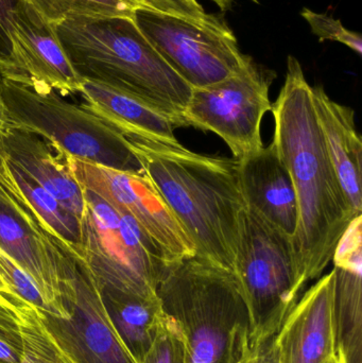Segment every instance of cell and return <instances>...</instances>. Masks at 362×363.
Segmentation results:
<instances>
[{
  "mask_svg": "<svg viewBox=\"0 0 362 363\" xmlns=\"http://www.w3.org/2000/svg\"><path fill=\"white\" fill-rule=\"evenodd\" d=\"M108 320L136 363L150 349L168 321L159 298H144L116 290L99 289Z\"/></svg>",
  "mask_w": 362,
  "mask_h": 363,
  "instance_id": "obj_20",
  "label": "cell"
},
{
  "mask_svg": "<svg viewBox=\"0 0 362 363\" xmlns=\"http://www.w3.org/2000/svg\"><path fill=\"white\" fill-rule=\"evenodd\" d=\"M312 100L329 159L349 204L362 213V140L355 112L334 101L322 85L312 86Z\"/></svg>",
  "mask_w": 362,
  "mask_h": 363,
  "instance_id": "obj_18",
  "label": "cell"
},
{
  "mask_svg": "<svg viewBox=\"0 0 362 363\" xmlns=\"http://www.w3.org/2000/svg\"><path fill=\"white\" fill-rule=\"evenodd\" d=\"M65 157L79 185L131 217L165 262L196 255L191 239L145 172H120Z\"/></svg>",
  "mask_w": 362,
  "mask_h": 363,
  "instance_id": "obj_11",
  "label": "cell"
},
{
  "mask_svg": "<svg viewBox=\"0 0 362 363\" xmlns=\"http://www.w3.org/2000/svg\"><path fill=\"white\" fill-rule=\"evenodd\" d=\"M157 294L180 330L187 363H237L250 349V320L233 271L193 255L165 262Z\"/></svg>",
  "mask_w": 362,
  "mask_h": 363,
  "instance_id": "obj_4",
  "label": "cell"
},
{
  "mask_svg": "<svg viewBox=\"0 0 362 363\" xmlns=\"http://www.w3.org/2000/svg\"><path fill=\"white\" fill-rule=\"evenodd\" d=\"M0 274L8 284L13 294L40 313H48L49 309L33 279L6 253L0 249Z\"/></svg>",
  "mask_w": 362,
  "mask_h": 363,
  "instance_id": "obj_25",
  "label": "cell"
},
{
  "mask_svg": "<svg viewBox=\"0 0 362 363\" xmlns=\"http://www.w3.org/2000/svg\"><path fill=\"white\" fill-rule=\"evenodd\" d=\"M134 1L144 8L185 17L206 27L218 30H230L227 23L220 17L208 14L197 0H134Z\"/></svg>",
  "mask_w": 362,
  "mask_h": 363,
  "instance_id": "obj_28",
  "label": "cell"
},
{
  "mask_svg": "<svg viewBox=\"0 0 362 363\" xmlns=\"http://www.w3.org/2000/svg\"><path fill=\"white\" fill-rule=\"evenodd\" d=\"M23 0H0V77L9 79L14 69V21Z\"/></svg>",
  "mask_w": 362,
  "mask_h": 363,
  "instance_id": "obj_29",
  "label": "cell"
},
{
  "mask_svg": "<svg viewBox=\"0 0 362 363\" xmlns=\"http://www.w3.org/2000/svg\"><path fill=\"white\" fill-rule=\"evenodd\" d=\"M271 113V144L288 169L297 194L299 224L293 243L308 283L323 274L339 239L358 215L349 204L329 159L315 111L312 86L293 55Z\"/></svg>",
  "mask_w": 362,
  "mask_h": 363,
  "instance_id": "obj_1",
  "label": "cell"
},
{
  "mask_svg": "<svg viewBox=\"0 0 362 363\" xmlns=\"http://www.w3.org/2000/svg\"><path fill=\"white\" fill-rule=\"evenodd\" d=\"M329 363H340L339 360L337 359V357L334 358L333 360H332Z\"/></svg>",
  "mask_w": 362,
  "mask_h": 363,
  "instance_id": "obj_33",
  "label": "cell"
},
{
  "mask_svg": "<svg viewBox=\"0 0 362 363\" xmlns=\"http://www.w3.org/2000/svg\"><path fill=\"white\" fill-rule=\"evenodd\" d=\"M238 168L248 208L293 240L299 224L297 194L273 145L238 160Z\"/></svg>",
  "mask_w": 362,
  "mask_h": 363,
  "instance_id": "obj_16",
  "label": "cell"
},
{
  "mask_svg": "<svg viewBox=\"0 0 362 363\" xmlns=\"http://www.w3.org/2000/svg\"><path fill=\"white\" fill-rule=\"evenodd\" d=\"M6 125L36 134L79 161L142 174L127 136L57 91H40L0 77Z\"/></svg>",
  "mask_w": 362,
  "mask_h": 363,
  "instance_id": "obj_5",
  "label": "cell"
},
{
  "mask_svg": "<svg viewBox=\"0 0 362 363\" xmlns=\"http://www.w3.org/2000/svg\"><path fill=\"white\" fill-rule=\"evenodd\" d=\"M49 25L76 17H129L140 4L134 0H27Z\"/></svg>",
  "mask_w": 362,
  "mask_h": 363,
  "instance_id": "obj_22",
  "label": "cell"
},
{
  "mask_svg": "<svg viewBox=\"0 0 362 363\" xmlns=\"http://www.w3.org/2000/svg\"><path fill=\"white\" fill-rule=\"evenodd\" d=\"M0 155L82 219L84 190L72 176L65 155L55 145L36 134L6 125L0 131Z\"/></svg>",
  "mask_w": 362,
  "mask_h": 363,
  "instance_id": "obj_17",
  "label": "cell"
},
{
  "mask_svg": "<svg viewBox=\"0 0 362 363\" xmlns=\"http://www.w3.org/2000/svg\"><path fill=\"white\" fill-rule=\"evenodd\" d=\"M273 76L251 62L239 74L216 84L193 89L181 117V127H193L218 135L234 159L242 160L264 148L261 123L272 102Z\"/></svg>",
  "mask_w": 362,
  "mask_h": 363,
  "instance_id": "obj_10",
  "label": "cell"
},
{
  "mask_svg": "<svg viewBox=\"0 0 362 363\" xmlns=\"http://www.w3.org/2000/svg\"><path fill=\"white\" fill-rule=\"evenodd\" d=\"M0 172L21 194L62 245L79 259L81 220L66 209L50 192L0 155Z\"/></svg>",
  "mask_w": 362,
  "mask_h": 363,
  "instance_id": "obj_21",
  "label": "cell"
},
{
  "mask_svg": "<svg viewBox=\"0 0 362 363\" xmlns=\"http://www.w3.org/2000/svg\"><path fill=\"white\" fill-rule=\"evenodd\" d=\"M17 313L23 340L19 363H76L49 334L35 307L23 301L17 306Z\"/></svg>",
  "mask_w": 362,
  "mask_h": 363,
  "instance_id": "obj_23",
  "label": "cell"
},
{
  "mask_svg": "<svg viewBox=\"0 0 362 363\" xmlns=\"http://www.w3.org/2000/svg\"><path fill=\"white\" fill-rule=\"evenodd\" d=\"M0 249L38 285L48 315L68 319L77 260L0 172Z\"/></svg>",
  "mask_w": 362,
  "mask_h": 363,
  "instance_id": "obj_8",
  "label": "cell"
},
{
  "mask_svg": "<svg viewBox=\"0 0 362 363\" xmlns=\"http://www.w3.org/2000/svg\"><path fill=\"white\" fill-rule=\"evenodd\" d=\"M84 106L125 136L179 143L174 121L159 108L120 89L95 81L83 80L79 91Z\"/></svg>",
  "mask_w": 362,
  "mask_h": 363,
  "instance_id": "obj_19",
  "label": "cell"
},
{
  "mask_svg": "<svg viewBox=\"0 0 362 363\" xmlns=\"http://www.w3.org/2000/svg\"><path fill=\"white\" fill-rule=\"evenodd\" d=\"M234 273L250 320V347L272 340L306 285L293 240L247 207Z\"/></svg>",
  "mask_w": 362,
  "mask_h": 363,
  "instance_id": "obj_6",
  "label": "cell"
},
{
  "mask_svg": "<svg viewBox=\"0 0 362 363\" xmlns=\"http://www.w3.org/2000/svg\"><path fill=\"white\" fill-rule=\"evenodd\" d=\"M273 342L278 363H329L336 357L333 270L299 298Z\"/></svg>",
  "mask_w": 362,
  "mask_h": 363,
  "instance_id": "obj_14",
  "label": "cell"
},
{
  "mask_svg": "<svg viewBox=\"0 0 362 363\" xmlns=\"http://www.w3.org/2000/svg\"><path fill=\"white\" fill-rule=\"evenodd\" d=\"M303 18L310 23V29L320 42L333 40L346 45L349 48L361 55L362 38L357 32L346 29L339 19L333 18L325 14H319L310 9L304 8L301 13Z\"/></svg>",
  "mask_w": 362,
  "mask_h": 363,
  "instance_id": "obj_26",
  "label": "cell"
},
{
  "mask_svg": "<svg viewBox=\"0 0 362 363\" xmlns=\"http://www.w3.org/2000/svg\"><path fill=\"white\" fill-rule=\"evenodd\" d=\"M237 363H278L273 339L264 345L250 347Z\"/></svg>",
  "mask_w": 362,
  "mask_h": 363,
  "instance_id": "obj_30",
  "label": "cell"
},
{
  "mask_svg": "<svg viewBox=\"0 0 362 363\" xmlns=\"http://www.w3.org/2000/svg\"><path fill=\"white\" fill-rule=\"evenodd\" d=\"M16 296H0V363H19L23 353V334Z\"/></svg>",
  "mask_w": 362,
  "mask_h": 363,
  "instance_id": "obj_24",
  "label": "cell"
},
{
  "mask_svg": "<svg viewBox=\"0 0 362 363\" xmlns=\"http://www.w3.org/2000/svg\"><path fill=\"white\" fill-rule=\"evenodd\" d=\"M212 1L215 2L222 12H227V11L231 10L234 0H212ZM252 1L259 4V0H252Z\"/></svg>",
  "mask_w": 362,
  "mask_h": 363,
  "instance_id": "obj_31",
  "label": "cell"
},
{
  "mask_svg": "<svg viewBox=\"0 0 362 363\" xmlns=\"http://www.w3.org/2000/svg\"><path fill=\"white\" fill-rule=\"evenodd\" d=\"M332 262L336 357L340 363H362V215L339 239Z\"/></svg>",
  "mask_w": 362,
  "mask_h": 363,
  "instance_id": "obj_15",
  "label": "cell"
},
{
  "mask_svg": "<svg viewBox=\"0 0 362 363\" xmlns=\"http://www.w3.org/2000/svg\"><path fill=\"white\" fill-rule=\"evenodd\" d=\"M77 260L76 294L68 319L40 313L55 342L76 363H136L113 328L99 287Z\"/></svg>",
  "mask_w": 362,
  "mask_h": 363,
  "instance_id": "obj_12",
  "label": "cell"
},
{
  "mask_svg": "<svg viewBox=\"0 0 362 363\" xmlns=\"http://www.w3.org/2000/svg\"><path fill=\"white\" fill-rule=\"evenodd\" d=\"M84 190L78 260L93 275L99 289L157 298L162 266L159 250L129 216Z\"/></svg>",
  "mask_w": 362,
  "mask_h": 363,
  "instance_id": "obj_7",
  "label": "cell"
},
{
  "mask_svg": "<svg viewBox=\"0 0 362 363\" xmlns=\"http://www.w3.org/2000/svg\"><path fill=\"white\" fill-rule=\"evenodd\" d=\"M140 363H187L184 339L169 318Z\"/></svg>",
  "mask_w": 362,
  "mask_h": 363,
  "instance_id": "obj_27",
  "label": "cell"
},
{
  "mask_svg": "<svg viewBox=\"0 0 362 363\" xmlns=\"http://www.w3.org/2000/svg\"><path fill=\"white\" fill-rule=\"evenodd\" d=\"M133 21L153 48L191 89L231 78L253 61L240 51L231 29L206 27L144 6L134 11Z\"/></svg>",
  "mask_w": 362,
  "mask_h": 363,
  "instance_id": "obj_9",
  "label": "cell"
},
{
  "mask_svg": "<svg viewBox=\"0 0 362 363\" xmlns=\"http://www.w3.org/2000/svg\"><path fill=\"white\" fill-rule=\"evenodd\" d=\"M6 296H16L13 294L12 290L10 289L8 284L4 281V277L0 274V296H6Z\"/></svg>",
  "mask_w": 362,
  "mask_h": 363,
  "instance_id": "obj_32",
  "label": "cell"
},
{
  "mask_svg": "<svg viewBox=\"0 0 362 363\" xmlns=\"http://www.w3.org/2000/svg\"><path fill=\"white\" fill-rule=\"evenodd\" d=\"M77 74L159 108L181 127L193 89L166 63L129 17H76L55 26Z\"/></svg>",
  "mask_w": 362,
  "mask_h": 363,
  "instance_id": "obj_3",
  "label": "cell"
},
{
  "mask_svg": "<svg viewBox=\"0 0 362 363\" xmlns=\"http://www.w3.org/2000/svg\"><path fill=\"white\" fill-rule=\"evenodd\" d=\"M127 138L193 242L196 255L234 271L240 220L248 207L238 160L199 155L180 143Z\"/></svg>",
  "mask_w": 362,
  "mask_h": 363,
  "instance_id": "obj_2",
  "label": "cell"
},
{
  "mask_svg": "<svg viewBox=\"0 0 362 363\" xmlns=\"http://www.w3.org/2000/svg\"><path fill=\"white\" fill-rule=\"evenodd\" d=\"M14 69L6 80L61 96L79 94L83 79L68 60L55 28L23 0L15 15Z\"/></svg>",
  "mask_w": 362,
  "mask_h": 363,
  "instance_id": "obj_13",
  "label": "cell"
}]
</instances>
